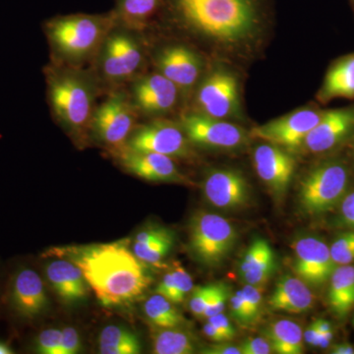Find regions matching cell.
<instances>
[{"label":"cell","instance_id":"obj_35","mask_svg":"<svg viewBox=\"0 0 354 354\" xmlns=\"http://www.w3.org/2000/svg\"><path fill=\"white\" fill-rule=\"evenodd\" d=\"M215 288L216 285L193 288L189 300V307L193 315L198 317V318H203Z\"/></svg>","mask_w":354,"mask_h":354},{"label":"cell","instance_id":"obj_49","mask_svg":"<svg viewBox=\"0 0 354 354\" xmlns=\"http://www.w3.org/2000/svg\"><path fill=\"white\" fill-rule=\"evenodd\" d=\"M317 330L320 333L330 332L332 330V326L329 322L325 320H317L315 321Z\"/></svg>","mask_w":354,"mask_h":354},{"label":"cell","instance_id":"obj_44","mask_svg":"<svg viewBox=\"0 0 354 354\" xmlns=\"http://www.w3.org/2000/svg\"><path fill=\"white\" fill-rule=\"evenodd\" d=\"M172 292H174L172 274L171 271H169L162 277V281L158 283L157 288H156V293L162 295V297L167 298L169 301H171Z\"/></svg>","mask_w":354,"mask_h":354},{"label":"cell","instance_id":"obj_47","mask_svg":"<svg viewBox=\"0 0 354 354\" xmlns=\"http://www.w3.org/2000/svg\"><path fill=\"white\" fill-rule=\"evenodd\" d=\"M320 332L317 330L316 324L314 322L309 326L308 329L304 334V341L309 344V346H317V342H318V337Z\"/></svg>","mask_w":354,"mask_h":354},{"label":"cell","instance_id":"obj_37","mask_svg":"<svg viewBox=\"0 0 354 354\" xmlns=\"http://www.w3.org/2000/svg\"><path fill=\"white\" fill-rule=\"evenodd\" d=\"M228 298H230L228 286L225 283H216L215 291L212 295L211 300H209L203 318L208 319L209 317L223 313Z\"/></svg>","mask_w":354,"mask_h":354},{"label":"cell","instance_id":"obj_17","mask_svg":"<svg viewBox=\"0 0 354 354\" xmlns=\"http://www.w3.org/2000/svg\"><path fill=\"white\" fill-rule=\"evenodd\" d=\"M354 131V109L325 111L320 121L307 135L304 146L309 152L320 153L332 150Z\"/></svg>","mask_w":354,"mask_h":354},{"label":"cell","instance_id":"obj_4","mask_svg":"<svg viewBox=\"0 0 354 354\" xmlns=\"http://www.w3.org/2000/svg\"><path fill=\"white\" fill-rule=\"evenodd\" d=\"M115 20L114 14L62 16L46 24V34L53 50L62 59L80 62L101 48Z\"/></svg>","mask_w":354,"mask_h":354},{"label":"cell","instance_id":"obj_8","mask_svg":"<svg viewBox=\"0 0 354 354\" xmlns=\"http://www.w3.org/2000/svg\"><path fill=\"white\" fill-rule=\"evenodd\" d=\"M100 67L109 81L121 82L131 78L144 60L143 48L138 39L125 30L113 31L101 46Z\"/></svg>","mask_w":354,"mask_h":354},{"label":"cell","instance_id":"obj_45","mask_svg":"<svg viewBox=\"0 0 354 354\" xmlns=\"http://www.w3.org/2000/svg\"><path fill=\"white\" fill-rule=\"evenodd\" d=\"M169 230H165L162 227H151L148 230H143V232H139L136 235L135 242L138 243H143V242L153 241V239H158V237L162 236V235L167 234Z\"/></svg>","mask_w":354,"mask_h":354},{"label":"cell","instance_id":"obj_38","mask_svg":"<svg viewBox=\"0 0 354 354\" xmlns=\"http://www.w3.org/2000/svg\"><path fill=\"white\" fill-rule=\"evenodd\" d=\"M243 291L244 297L246 298L247 304L250 308L251 316H252L254 322L259 318L261 309L263 305V293L259 286L247 285L241 288Z\"/></svg>","mask_w":354,"mask_h":354},{"label":"cell","instance_id":"obj_7","mask_svg":"<svg viewBox=\"0 0 354 354\" xmlns=\"http://www.w3.org/2000/svg\"><path fill=\"white\" fill-rule=\"evenodd\" d=\"M134 109L127 95L115 93L95 109L90 129L106 146L122 150L134 130Z\"/></svg>","mask_w":354,"mask_h":354},{"label":"cell","instance_id":"obj_31","mask_svg":"<svg viewBox=\"0 0 354 354\" xmlns=\"http://www.w3.org/2000/svg\"><path fill=\"white\" fill-rule=\"evenodd\" d=\"M174 245V236L171 232L153 241L138 243L135 242L133 245V253L139 260L145 264L160 265L165 256Z\"/></svg>","mask_w":354,"mask_h":354},{"label":"cell","instance_id":"obj_20","mask_svg":"<svg viewBox=\"0 0 354 354\" xmlns=\"http://www.w3.org/2000/svg\"><path fill=\"white\" fill-rule=\"evenodd\" d=\"M11 304L23 318L34 319L48 305L43 279L32 269H22L16 274L11 286Z\"/></svg>","mask_w":354,"mask_h":354},{"label":"cell","instance_id":"obj_6","mask_svg":"<svg viewBox=\"0 0 354 354\" xmlns=\"http://www.w3.org/2000/svg\"><path fill=\"white\" fill-rule=\"evenodd\" d=\"M346 165L328 162L311 169L300 181L298 201L306 215L318 216L334 208L348 188Z\"/></svg>","mask_w":354,"mask_h":354},{"label":"cell","instance_id":"obj_29","mask_svg":"<svg viewBox=\"0 0 354 354\" xmlns=\"http://www.w3.org/2000/svg\"><path fill=\"white\" fill-rule=\"evenodd\" d=\"M153 335V351L157 354L196 353V342L190 333L178 328H157Z\"/></svg>","mask_w":354,"mask_h":354},{"label":"cell","instance_id":"obj_5","mask_svg":"<svg viewBox=\"0 0 354 354\" xmlns=\"http://www.w3.org/2000/svg\"><path fill=\"white\" fill-rule=\"evenodd\" d=\"M236 241L237 232L234 225L220 215L200 211L191 218L190 250L207 267L223 264Z\"/></svg>","mask_w":354,"mask_h":354},{"label":"cell","instance_id":"obj_40","mask_svg":"<svg viewBox=\"0 0 354 354\" xmlns=\"http://www.w3.org/2000/svg\"><path fill=\"white\" fill-rule=\"evenodd\" d=\"M241 354H270L272 353L271 344L266 337H249L239 346Z\"/></svg>","mask_w":354,"mask_h":354},{"label":"cell","instance_id":"obj_16","mask_svg":"<svg viewBox=\"0 0 354 354\" xmlns=\"http://www.w3.org/2000/svg\"><path fill=\"white\" fill-rule=\"evenodd\" d=\"M179 88L162 74L139 78L131 88L135 109L147 115H158L171 111L176 104Z\"/></svg>","mask_w":354,"mask_h":354},{"label":"cell","instance_id":"obj_1","mask_svg":"<svg viewBox=\"0 0 354 354\" xmlns=\"http://www.w3.org/2000/svg\"><path fill=\"white\" fill-rule=\"evenodd\" d=\"M160 10L184 31L225 55L258 50L272 17L271 0H162Z\"/></svg>","mask_w":354,"mask_h":354},{"label":"cell","instance_id":"obj_30","mask_svg":"<svg viewBox=\"0 0 354 354\" xmlns=\"http://www.w3.org/2000/svg\"><path fill=\"white\" fill-rule=\"evenodd\" d=\"M144 313L156 328L162 329L180 328L186 322L185 318L174 307V304L158 293L146 300Z\"/></svg>","mask_w":354,"mask_h":354},{"label":"cell","instance_id":"obj_22","mask_svg":"<svg viewBox=\"0 0 354 354\" xmlns=\"http://www.w3.org/2000/svg\"><path fill=\"white\" fill-rule=\"evenodd\" d=\"M277 267L276 254L264 239H254L242 257L239 274L247 285L259 286L269 281Z\"/></svg>","mask_w":354,"mask_h":354},{"label":"cell","instance_id":"obj_12","mask_svg":"<svg viewBox=\"0 0 354 354\" xmlns=\"http://www.w3.org/2000/svg\"><path fill=\"white\" fill-rule=\"evenodd\" d=\"M124 148L135 152L156 153L171 158L191 155L190 141L183 128L169 122H153L133 130Z\"/></svg>","mask_w":354,"mask_h":354},{"label":"cell","instance_id":"obj_27","mask_svg":"<svg viewBox=\"0 0 354 354\" xmlns=\"http://www.w3.org/2000/svg\"><path fill=\"white\" fill-rule=\"evenodd\" d=\"M162 0H118L115 16L131 29H140L160 11Z\"/></svg>","mask_w":354,"mask_h":354},{"label":"cell","instance_id":"obj_3","mask_svg":"<svg viewBox=\"0 0 354 354\" xmlns=\"http://www.w3.org/2000/svg\"><path fill=\"white\" fill-rule=\"evenodd\" d=\"M48 99L55 118L65 129L80 134L90 128L97 86L87 72L64 68L48 77Z\"/></svg>","mask_w":354,"mask_h":354},{"label":"cell","instance_id":"obj_24","mask_svg":"<svg viewBox=\"0 0 354 354\" xmlns=\"http://www.w3.org/2000/svg\"><path fill=\"white\" fill-rule=\"evenodd\" d=\"M337 97H354V55L342 58L330 67L319 93V100L323 102Z\"/></svg>","mask_w":354,"mask_h":354},{"label":"cell","instance_id":"obj_21","mask_svg":"<svg viewBox=\"0 0 354 354\" xmlns=\"http://www.w3.org/2000/svg\"><path fill=\"white\" fill-rule=\"evenodd\" d=\"M48 283L65 302H75L87 297L88 288L78 266L64 259L51 261L46 268Z\"/></svg>","mask_w":354,"mask_h":354},{"label":"cell","instance_id":"obj_15","mask_svg":"<svg viewBox=\"0 0 354 354\" xmlns=\"http://www.w3.org/2000/svg\"><path fill=\"white\" fill-rule=\"evenodd\" d=\"M254 167L274 197L286 194L295 171V160L281 147L265 143L254 151Z\"/></svg>","mask_w":354,"mask_h":354},{"label":"cell","instance_id":"obj_10","mask_svg":"<svg viewBox=\"0 0 354 354\" xmlns=\"http://www.w3.org/2000/svg\"><path fill=\"white\" fill-rule=\"evenodd\" d=\"M200 113L218 120L235 115L239 106L236 77L225 69H216L203 81L197 93Z\"/></svg>","mask_w":354,"mask_h":354},{"label":"cell","instance_id":"obj_48","mask_svg":"<svg viewBox=\"0 0 354 354\" xmlns=\"http://www.w3.org/2000/svg\"><path fill=\"white\" fill-rule=\"evenodd\" d=\"M332 353L354 354V348L348 344H337V346H335L334 348H333Z\"/></svg>","mask_w":354,"mask_h":354},{"label":"cell","instance_id":"obj_14","mask_svg":"<svg viewBox=\"0 0 354 354\" xmlns=\"http://www.w3.org/2000/svg\"><path fill=\"white\" fill-rule=\"evenodd\" d=\"M207 201L216 208L235 211L249 202L250 190L245 177L235 169H215L209 172L203 184Z\"/></svg>","mask_w":354,"mask_h":354},{"label":"cell","instance_id":"obj_42","mask_svg":"<svg viewBox=\"0 0 354 354\" xmlns=\"http://www.w3.org/2000/svg\"><path fill=\"white\" fill-rule=\"evenodd\" d=\"M341 211L344 223L354 227V191L342 200Z\"/></svg>","mask_w":354,"mask_h":354},{"label":"cell","instance_id":"obj_11","mask_svg":"<svg viewBox=\"0 0 354 354\" xmlns=\"http://www.w3.org/2000/svg\"><path fill=\"white\" fill-rule=\"evenodd\" d=\"M323 113L316 109H299L254 128L250 135L266 143L295 150L304 146L305 138L320 121Z\"/></svg>","mask_w":354,"mask_h":354},{"label":"cell","instance_id":"obj_9","mask_svg":"<svg viewBox=\"0 0 354 354\" xmlns=\"http://www.w3.org/2000/svg\"><path fill=\"white\" fill-rule=\"evenodd\" d=\"M181 128L190 143L205 148L234 150L248 141V135L239 125L200 113L184 116Z\"/></svg>","mask_w":354,"mask_h":354},{"label":"cell","instance_id":"obj_32","mask_svg":"<svg viewBox=\"0 0 354 354\" xmlns=\"http://www.w3.org/2000/svg\"><path fill=\"white\" fill-rule=\"evenodd\" d=\"M172 274V292L171 302L174 304H183L186 295L193 290V279L189 272L179 262L172 263L171 269Z\"/></svg>","mask_w":354,"mask_h":354},{"label":"cell","instance_id":"obj_36","mask_svg":"<svg viewBox=\"0 0 354 354\" xmlns=\"http://www.w3.org/2000/svg\"><path fill=\"white\" fill-rule=\"evenodd\" d=\"M62 330L57 329L44 330L36 339V351L41 354L59 353L62 344Z\"/></svg>","mask_w":354,"mask_h":354},{"label":"cell","instance_id":"obj_34","mask_svg":"<svg viewBox=\"0 0 354 354\" xmlns=\"http://www.w3.org/2000/svg\"><path fill=\"white\" fill-rule=\"evenodd\" d=\"M230 311L235 320L244 327L252 326L254 322L252 316H251L250 308L247 304L246 298L244 297L243 291L239 290L232 295L230 299Z\"/></svg>","mask_w":354,"mask_h":354},{"label":"cell","instance_id":"obj_18","mask_svg":"<svg viewBox=\"0 0 354 354\" xmlns=\"http://www.w3.org/2000/svg\"><path fill=\"white\" fill-rule=\"evenodd\" d=\"M120 164L140 178L157 183H187L185 176L177 169L169 156L156 153L135 152L123 148L118 151Z\"/></svg>","mask_w":354,"mask_h":354},{"label":"cell","instance_id":"obj_50","mask_svg":"<svg viewBox=\"0 0 354 354\" xmlns=\"http://www.w3.org/2000/svg\"><path fill=\"white\" fill-rule=\"evenodd\" d=\"M13 353L12 349L9 348L7 344L0 342V354H11Z\"/></svg>","mask_w":354,"mask_h":354},{"label":"cell","instance_id":"obj_25","mask_svg":"<svg viewBox=\"0 0 354 354\" xmlns=\"http://www.w3.org/2000/svg\"><path fill=\"white\" fill-rule=\"evenodd\" d=\"M329 304L337 316H346L354 306V267L342 265L330 278Z\"/></svg>","mask_w":354,"mask_h":354},{"label":"cell","instance_id":"obj_39","mask_svg":"<svg viewBox=\"0 0 354 354\" xmlns=\"http://www.w3.org/2000/svg\"><path fill=\"white\" fill-rule=\"evenodd\" d=\"M81 349L80 335L74 328L67 327L62 330V344L58 354H75Z\"/></svg>","mask_w":354,"mask_h":354},{"label":"cell","instance_id":"obj_43","mask_svg":"<svg viewBox=\"0 0 354 354\" xmlns=\"http://www.w3.org/2000/svg\"><path fill=\"white\" fill-rule=\"evenodd\" d=\"M202 353L207 354H241L239 346H230L227 342H216V344L208 348H205Z\"/></svg>","mask_w":354,"mask_h":354},{"label":"cell","instance_id":"obj_41","mask_svg":"<svg viewBox=\"0 0 354 354\" xmlns=\"http://www.w3.org/2000/svg\"><path fill=\"white\" fill-rule=\"evenodd\" d=\"M209 323H211L214 327L223 333L225 337H227L228 341H232L236 335V330H235L234 326L230 323V319L223 313L216 314L212 317H209Z\"/></svg>","mask_w":354,"mask_h":354},{"label":"cell","instance_id":"obj_33","mask_svg":"<svg viewBox=\"0 0 354 354\" xmlns=\"http://www.w3.org/2000/svg\"><path fill=\"white\" fill-rule=\"evenodd\" d=\"M335 265H348L354 261V232L339 235L330 247Z\"/></svg>","mask_w":354,"mask_h":354},{"label":"cell","instance_id":"obj_46","mask_svg":"<svg viewBox=\"0 0 354 354\" xmlns=\"http://www.w3.org/2000/svg\"><path fill=\"white\" fill-rule=\"evenodd\" d=\"M203 333L207 337L213 342H230L227 337L223 333L220 332L211 323L207 322L203 326Z\"/></svg>","mask_w":354,"mask_h":354},{"label":"cell","instance_id":"obj_19","mask_svg":"<svg viewBox=\"0 0 354 354\" xmlns=\"http://www.w3.org/2000/svg\"><path fill=\"white\" fill-rule=\"evenodd\" d=\"M157 64L160 73L176 84L179 90H190L201 75V59L195 51L181 44L165 48L158 53Z\"/></svg>","mask_w":354,"mask_h":354},{"label":"cell","instance_id":"obj_28","mask_svg":"<svg viewBox=\"0 0 354 354\" xmlns=\"http://www.w3.org/2000/svg\"><path fill=\"white\" fill-rule=\"evenodd\" d=\"M99 349L102 354H138L142 346L138 337L131 330L111 325L100 334Z\"/></svg>","mask_w":354,"mask_h":354},{"label":"cell","instance_id":"obj_26","mask_svg":"<svg viewBox=\"0 0 354 354\" xmlns=\"http://www.w3.org/2000/svg\"><path fill=\"white\" fill-rule=\"evenodd\" d=\"M266 337L271 344L272 351L279 354L304 353V332L298 324L290 320H279L268 328Z\"/></svg>","mask_w":354,"mask_h":354},{"label":"cell","instance_id":"obj_13","mask_svg":"<svg viewBox=\"0 0 354 354\" xmlns=\"http://www.w3.org/2000/svg\"><path fill=\"white\" fill-rule=\"evenodd\" d=\"M292 247L295 252L293 269L298 278L308 286L324 285L335 269L330 247L314 236L300 237Z\"/></svg>","mask_w":354,"mask_h":354},{"label":"cell","instance_id":"obj_2","mask_svg":"<svg viewBox=\"0 0 354 354\" xmlns=\"http://www.w3.org/2000/svg\"><path fill=\"white\" fill-rule=\"evenodd\" d=\"M48 254L78 266L88 286L104 306L133 301L152 283L145 263L139 260L123 241L57 247Z\"/></svg>","mask_w":354,"mask_h":354},{"label":"cell","instance_id":"obj_23","mask_svg":"<svg viewBox=\"0 0 354 354\" xmlns=\"http://www.w3.org/2000/svg\"><path fill=\"white\" fill-rule=\"evenodd\" d=\"M269 305L274 311L301 314L313 306V295L301 279L288 274L279 279Z\"/></svg>","mask_w":354,"mask_h":354}]
</instances>
